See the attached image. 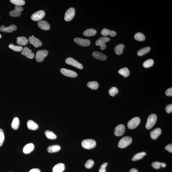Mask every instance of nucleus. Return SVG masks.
Masks as SVG:
<instances>
[{"label": "nucleus", "instance_id": "f257e3e1", "mask_svg": "<svg viewBox=\"0 0 172 172\" xmlns=\"http://www.w3.org/2000/svg\"><path fill=\"white\" fill-rule=\"evenodd\" d=\"M157 119V117L156 114H152L149 115L146 123V128L149 130L152 128L156 123Z\"/></svg>", "mask_w": 172, "mask_h": 172}, {"label": "nucleus", "instance_id": "f03ea898", "mask_svg": "<svg viewBox=\"0 0 172 172\" xmlns=\"http://www.w3.org/2000/svg\"><path fill=\"white\" fill-rule=\"evenodd\" d=\"M132 141V139L131 137H124L118 142V147L120 148H124L131 144Z\"/></svg>", "mask_w": 172, "mask_h": 172}, {"label": "nucleus", "instance_id": "7ed1b4c3", "mask_svg": "<svg viewBox=\"0 0 172 172\" xmlns=\"http://www.w3.org/2000/svg\"><path fill=\"white\" fill-rule=\"evenodd\" d=\"M82 145L84 148L88 150L93 149L96 146V141L93 139H85L82 141Z\"/></svg>", "mask_w": 172, "mask_h": 172}, {"label": "nucleus", "instance_id": "20e7f679", "mask_svg": "<svg viewBox=\"0 0 172 172\" xmlns=\"http://www.w3.org/2000/svg\"><path fill=\"white\" fill-rule=\"evenodd\" d=\"M49 52L46 50H41L38 51L36 56V59L38 62L43 61L45 58L47 56Z\"/></svg>", "mask_w": 172, "mask_h": 172}, {"label": "nucleus", "instance_id": "39448f33", "mask_svg": "<svg viewBox=\"0 0 172 172\" xmlns=\"http://www.w3.org/2000/svg\"><path fill=\"white\" fill-rule=\"evenodd\" d=\"M141 119L138 117H135L129 121L127 123V126L128 128L131 130L136 128L139 124Z\"/></svg>", "mask_w": 172, "mask_h": 172}, {"label": "nucleus", "instance_id": "423d86ee", "mask_svg": "<svg viewBox=\"0 0 172 172\" xmlns=\"http://www.w3.org/2000/svg\"><path fill=\"white\" fill-rule=\"evenodd\" d=\"M110 39L107 37H102L99 38L96 41V45L97 46H100V49L102 50L106 49V43L109 41Z\"/></svg>", "mask_w": 172, "mask_h": 172}, {"label": "nucleus", "instance_id": "0eeeda50", "mask_svg": "<svg viewBox=\"0 0 172 172\" xmlns=\"http://www.w3.org/2000/svg\"><path fill=\"white\" fill-rule=\"evenodd\" d=\"M45 12L40 10L33 13L31 16V19L33 21H41L45 15Z\"/></svg>", "mask_w": 172, "mask_h": 172}, {"label": "nucleus", "instance_id": "6e6552de", "mask_svg": "<svg viewBox=\"0 0 172 172\" xmlns=\"http://www.w3.org/2000/svg\"><path fill=\"white\" fill-rule=\"evenodd\" d=\"M65 62L69 65H72L80 69H82L83 68L82 64L72 58H68L66 60Z\"/></svg>", "mask_w": 172, "mask_h": 172}, {"label": "nucleus", "instance_id": "1a4fd4ad", "mask_svg": "<svg viewBox=\"0 0 172 172\" xmlns=\"http://www.w3.org/2000/svg\"><path fill=\"white\" fill-rule=\"evenodd\" d=\"M75 9L71 7L67 11L65 14L64 20L66 21H70L73 19L75 15Z\"/></svg>", "mask_w": 172, "mask_h": 172}, {"label": "nucleus", "instance_id": "9d476101", "mask_svg": "<svg viewBox=\"0 0 172 172\" xmlns=\"http://www.w3.org/2000/svg\"><path fill=\"white\" fill-rule=\"evenodd\" d=\"M74 41L76 44L82 46H89L91 44V41L89 40L80 38H76L74 39Z\"/></svg>", "mask_w": 172, "mask_h": 172}, {"label": "nucleus", "instance_id": "9b49d317", "mask_svg": "<svg viewBox=\"0 0 172 172\" xmlns=\"http://www.w3.org/2000/svg\"><path fill=\"white\" fill-rule=\"evenodd\" d=\"M60 72L64 76L67 77L74 78L77 77L78 76V74L76 72L66 68H61Z\"/></svg>", "mask_w": 172, "mask_h": 172}, {"label": "nucleus", "instance_id": "f8f14e48", "mask_svg": "<svg viewBox=\"0 0 172 172\" xmlns=\"http://www.w3.org/2000/svg\"><path fill=\"white\" fill-rule=\"evenodd\" d=\"M23 8L21 6H16L14 10L11 11L9 13L10 16L13 17H19L21 15V12L23 11Z\"/></svg>", "mask_w": 172, "mask_h": 172}, {"label": "nucleus", "instance_id": "ddd939ff", "mask_svg": "<svg viewBox=\"0 0 172 172\" xmlns=\"http://www.w3.org/2000/svg\"><path fill=\"white\" fill-rule=\"evenodd\" d=\"M125 131V127L124 125L120 124L115 127V134L117 136H120L123 135Z\"/></svg>", "mask_w": 172, "mask_h": 172}, {"label": "nucleus", "instance_id": "4468645a", "mask_svg": "<svg viewBox=\"0 0 172 172\" xmlns=\"http://www.w3.org/2000/svg\"><path fill=\"white\" fill-rule=\"evenodd\" d=\"M28 41L29 43L34 46L35 47L38 48L42 45V42L38 39L35 37H29Z\"/></svg>", "mask_w": 172, "mask_h": 172}, {"label": "nucleus", "instance_id": "2eb2a0df", "mask_svg": "<svg viewBox=\"0 0 172 172\" xmlns=\"http://www.w3.org/2000/svg\"><path fill=\"white\" fill-rule=\"evenodd\" d=\"M17 29V26L14 25H12L8 27H5L4 25H2L0 27V31L6 33H11L13 31H15Z\"/></svg>", "mask_w": 172, "mask_h": 172}, {"label": "nucleus", "instance_id": "dca6fc26", "mask_svg": "<svg viewBox=\"0 0 172 172\" xmlns=\"http://www.w3.org/2000/svg\"><path fill=\"white\" fill-rule=\"evenodd\" d=\"M21 54L30 59H32L34 57V54L32 53V51L27 47H25L23 49Z\"/></svg>", "mask_w": 172, "mask_h": 172}, {"label": "nucleus", "instance_id": "f3484780", "mask_svg": "<svg viewBox=\"0 0 172 172\" xmlns=\"http://www.w3.org/2000/svg\"><path fill=\"white\" fill-rule=\"evenodd\" d=\"M92 56L94 58L96 59L103 61L107 59V56L103 53L98 51H94L93 53Z\"/></svg>", "mask_w": 172, "mask_h": 172}, {"label": "nucleus", "instance_id": "a211bd4d", "mask_svg": "<svg viewBox=\"0 0 172 172\" xmlns=\"http://www.w3.org/2000/svg\"><path fill=\"white\" fill-rule=\"evenodd\" d=\"M162 133V130L160 128L154 129L150 132V136L152 139L156 140L157 139Z\"/></svg>", "mask_w": 172, "mask_h": 172}, {"label": "nucleus", "instance_id": "6ab92c4d", "mask_svg": "<svg viewBox=\"0 0 172 172\" xmlns=\"http://www.w3.org/2000/svg\"><path fill=\"white\" fill-rule=\"evenodd\" d=\"M38 25L40 29L44 30H49L50 29L49 24L45 21H40L38 23Z\"/></svg>", "mask_w": 172, "mask_h": 172}, {"label": "nucleus", "instance_id": "aec40b11", "mask_svg": "<svg viewBox=\"0 0 172 172\" xmlns=\"http://www.w3.org/2000/svg\"><path fill=\"white\" fill-rule=\"evenodd\" d=\"M34 146L33 144L30 143L26 144L23 149V152L25 154H29L33 150Z\"/></svg>", "mask_w": 172, "mask_h": 172}, {"label": "nucleus", "instance_id": "412c9836", "mask_svg": "<svg viewBox=\"0 0 172 172\" xmlns=\"http://www.w3.org/2000/svg\"><path fill=\"white\" fill-rule=\"evenodd\" d=\"M101 34L102 35L104 36L109 35L113 37H115L117 33L115 31L110 30L108 29H104L102 30Z\"/></svg>", "mask_w": 172, "mask_h": 172}, {"label": "nucleus", "instance_id": "4be33fe9", "mask_svg": "<svg viewBox=\"0 0 172 172\" xmlns=\"http://www.w3.org/2000/svg\"><path fill=\"white\" fill-rule=\"evenodd\" d=\"M27 125L28 128L31 130H37L39 127L37 123L31 120L28 121Z\"/></svg>", "mask_w": 172, "mask_h": 172}, {"label": "nucleus", "instance_id": "5701e85b", "mask_svg": "<svg viewBox=\"0 0 172 172\" xmlns=\"http://www.w3.org/2000/svg\"><path fill=\"white\" fill-rule=\"evenodd\" d=\"M61 147L59 145H52L48 148L47 151L50 153H56L59 151Z\"/></svg>", "mask_w": 172, "mask_h": 172}, {"label": "nucleus", "instance_id": "b1692460", "mask_svg": "<svg viewBox=\"0 0 172 172\" xmlns=\"http://www.w3.org/2000/svg\"><path fill=\"white\" fill-rule=\"evenodd\" d=\"M65 169L64 164L59 163L55 165L53 169V172H62Z\"/></svg>", "mask_w": 172, "mask_h": 172}, {"label": "nucleus", "instance_id": "393cba45", "mask_svg": "<svg viewBox=\"0 0 172 172\" xmlns=\"http://www.w3.org/2000/svg\"><path fill=\"white\" fill-rule=\"evenodd\" d=\"M125 46L124 44H121L116 46L115 49V53L118 55H120L123 53Z\"/></svg>", "mask_w": 172, "mask_h": 172}, {"label": "nucleus", "instance_id": "a878e982", "mask_svg": "<svg viewBox=\"0 0 172 172\" xmlns=\"http://www.w3.org/2000/svg\"><path fill=\"white\" fill-rule=\"evenodd\" d=\"M97 31L95 29H87L83 32V35L85 37H92L96 35Z\"/></svg>", "mask_w": 172, "mask_h": 172}, {"label": "nucleus", "instance_id": "bb28decb", "mask_svg": "<svg viewBox=\"0 0 172 172\" xmlns=\"http://www.w3.org/2000/svg\"><path fill=\"white\" fill-rule=\"evenodd\" d=\"M28 42V40L25 37H20L17 38V42L18 45L25 46Z\"/></svg>", "mask_w": 172, "mask_h": 172}, {"label": "nucleus", "instance_id": "cd10ccee", "mask_svg": "<svg viewBox=\"0 0 172 172\" xmlns=\"http://www.w3.org/2000/svg\"><path fill=\"white\" fill-rule=\"evenodd\" d=\"M20 126V121L17 117L13 119L11 124V127L14 130H17Z\"/></svg>", "mask_w": 172, "mask_h": 172}, {"label": "nucleus", "instance_id": "c85d7f7f", "mask_svg": "<svg viewBox=\"0 0 172 172\" xmlns=\"http://www.w3.org/2000/svg\"><path fill=\"white\" fill-rule=\"evenodd\" d=\"M150 50V47H147L140 49L138 51L137 54L139 56H142L148 53Z\"/></svg>", "mask_w": 172, "mask_h": 172}, {"label": "nucleus", "instance_id": "c756f323", "mask_svg": "<svg viewBox=\"0 0 172 172\" xmlns=\"http://www.w3.org/2000/svg\"><path fill=\"white\" fill-rule=\"evenodd\" d=\"M118 72L120 74L123 75L124 77H127L130 75V72L128 68H123L119 70Z\"/></svg>", "mask_w": 172, "mask_h": 172}, {"label": "nucleus", "instance_id": "7c9ffc66", "mask_svg": "<svg viewBox=\"0 0 172 172\" xmlns=\"http://www.w3.org/2000/svg\"><path fill=\"white\" fill-rule=\"evenodd\" d=\"M45 134L47 137L49 139L54 140L57 138V136L55 134L51 131H49V130H46L45 131Z\"/></svg>", "mask_w": 172, "mask_h": 172}, {"label": "nucleus", "instance_id": "2f4dec72", "mask_svg": "<svg viewBox=\"0 0 172 172\" xmlns=\"http://www.w3.org/2000/svg\"><path fill=\"white\" fill-rule=\"evenodd\" d=\"M87 85L92 90H96L98 88L99 84L96 81H91L87 83Z\"/></svg>", "mask_w": 172, "mask_h": 172}, {"label": "nucleus", "instance_id": "473e14b6", "mask_svg": "<svg viewBox=\"0 0 172 172\" xmlns=\"http://www.w3.org/2000/svg\"><path fill=\"white\" fill-rule=\"evenodd\" d=\"M146 153L145 152H142L138 153L135 154L133 157L132 159V161H135L142 159L143 158L144 156L146 155Z\"/></svg>", "mask_w": 172, "mask_h": 172}, {"label": "nucleus", "instance_id": "72a5a7b5", "mask_svg": "<svg viewBox=\"0 0 172 172\" xmlns=\"http://www.w3.org/2000/svg\"><path fill=\"white\" fill-rule=\"evenodd\" d=\"M135 40L139 41H144L145 37L144 35L141 33H136L134 36Z\"/></svg>", "mask_w": 172, "mask_h": 172}, {"label": "nucleus", "instance_id": "f704fd0d", "mask_svg": "<svg viewBox=\"0 0 172 172\" xmlns=\"http://www.w3.org/2000/svg\"><path fill=\"white\" fill-rule=\"evenodd\" d=\"M154 61L152 59H149L145 61L143 64L144 67L148 68L150 67L153 65Z\"/></svg>", "mask_w": 172, "mask_h": 172}, {"label": "nucleus", "instance_id": "c9c22d12", "mask_svg": "<svg viewBox=\"0 0 172 172\" xmlns=\"http://www.w3.org/2000/svg\"><path fill=\"white\" fill-rule=\"evenodd\" d=\"M9 47L10 49L16 52H20L22 51L23 48L22 47L15 46L13 44H11L9 45Z\"/></svg>", "mask_w": 172, "mask_h": 172}, {"label": "nucleus", "instance_id": "e433bc0d", "mask_svg": "<svg viewBox=\"0 0 172 172\" xmlns=\"http://www.w3.org/2000/svg\"><path fill=\"white\" fill-rule=\"evenodd\" d=\"M11 2L17 6H22L25 5V1L23 0H11Z\"/></svg>", "mask_w": 172, "mask_h": 172}, {"label": "nucleus", "instance_id": "4c0bfd02", "mask_svg": "<svg viewBox=\"0 0 172 172\" xmlns=\"http://www.w3.org/2000/svg\"><path fill=\"white\" fill-rule=\"evenodd\" d=\"M118 90L116 87H111L109 90V93L110 96L115 97V95L118 93Z\"/></svg>", "mask_w": 172, "mask_h": 172}, {"label": "nucleus", "instance_id": "58836bf2", "mask_svg": "<svg viewBox=\"0 0 172 172\" xmlns=\"http://www.w3.org/2000/svg\"><path fill=\"white\" fill-rule=\"evenodd\" d=\"M94 164V161L92 160L89 159L85 163V166L87 169H90L93 166Z\"/></svg>", "mask_w": 172, "mask_h": 172}, {"label": "nucleus", "instance_id": "ea45409f", "mask_svg": "<svg viewBox=\"0 0 172 172\" xmlns=\"http://www.w3.org/2000/svg\"><path fill=\"white\" fill-rule=\"evenodd\" d=\"M5 135L2 129H0V146H2L4 141Z\"/></svg>", "mask_w": 172, "mask_h": 172}, {"label": "nucleus", "instance_id": "a19ab883", "mask_svg": "<svg viewBox=\"0 0 172 172\" xmlns=\"http://www.w3.org/2000/svg\"><path fill=\"white\" fill-rule=\"evenodd\" d=\"M152 166L154 168V169H158L162 167V163L158 161L154 162L152 164Z\"/></svg>", "mask_w": 172, "mask_h": 172}, {"label": "nucleus", "instance_id": "79ce46f5", "mask_svg": "<svg viewBox=\"0 0 172 172\" xmlns=\"http://www.w3.org/2000/svg\"><path fill=\"white\" fill-rule=\"evenodd\" d=\"M107 162L103 164L101 166L100 169H99V172H106V167L107 166Z\"/></svg>", "mask_w": 172, "mask_h": 172}, {"label": "nucleus", "instance_id": "37998d69", "mask_svg": "<svg viewBox=\"0 0 172 172\" xmlns=\"http://www.w3.org/2000/svg\"><path fill=\"white\" fill-rule=\"evenodd\" d=\"M165 110L167 113L170 114L172 112V104H170L167 106Z\"/></svg>", "mask_w": 172, "mask_h": 172}, {"label": "nucleus", "instance_id": "c03bdc74", "mask_svg": "<svg viewBox=\"0 0 172 172\" xmlns=\"http://www.w3.org/2000/svg\"><path fill=\"white\" fill-rule=\"evenodd\" d=\"M166 94L167 96H172V88H169L166 90Z\"/></svg>", "mask_w": 172, "mask_h": 172}, {"label": "nucleus", "instance_id": "a18cd8bd", "mask_svg": "<svg viewBox=\"0 0 172 172\" xmlns=\"http://www.w3.org/2000/svg\"><path fill=\"white\" fill-rule=\"evenodd\" d=\"M165 149L170 153L172 152V144H170L167 145L165 148Z\"/></svg>", "mask_w": 172, "mask_h": 172}, {"label": "nucleus", "instance_id": "49530a36", "mask_svg": "<svg viewBox=\"0 0 172 172\" xmlns=\"http://www.w3.org/2000/svg\"><path fill=\"white\" fill-rule=\"evenodd\" d=\"M29 172H41L39 169L34 168L31 170Z\"/></svg>", "mask_w": 172, "mask_h": 172}, {"label": "nucleus", "instance_id": "de8ad7c7", "mask_svg": "<svg viewBox=\"0 0 172 172\" xmlns=\"http://www.w3.org/2000/svg\"><path fill=\"white\" fill-rule=\"evenodd\" d=\"M129 172H139L138 170L136 169L135 168H132L130 170Z\"/></svg>", "mask_w": 172, "mask_h": 172}, {"label": "nucleus", "instance_id": "09e8293b", "mask_svg": "<svg viewBox=\"0 0 172 172\" xmlns=\"http://www.w3.org/2000/svg\"><path fill=\"white\" fill-rule=\"evenodd\" d=\"M166 166V165L165 162H162V167L165 168Z\"/></svg>", "mask_w": 172, "mask_h": 172}, {"label": "nucleus", "instance_id": "8fccbe9b", "mask_svg": "<svg viewBox=\"0 0 172 172\" xmlns=\"http://www.w3.org/2000/svg\"><path fill=\"white\" fill-rule=\"evenodd\" d=\"M1 34H0V39H1Z\"/></svg>", "mask_w": 172, "mask_h": 172}, {"label": "nucleus", "instance_id": "3c124183", "mask_svg": "<svg viewBox=\"0 0 172 172\" xmlns=\"http://www.w3.org/2000/svg\"><path fill=\"white\" fill-rule=\"evenodd\" d=\"M32 37H34V36H32Z\"/></svg>", "mask_w": 172, "mask_h": 172}]
</instances>
